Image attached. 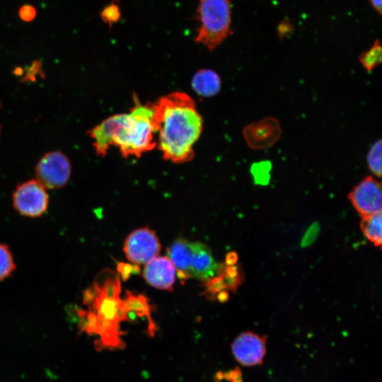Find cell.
Masks as SVG:
<instances>
[{
  "mask_svg": "<svg viewBox=\"0 0 382 382\" xmlns=\"http://www.w3.org/2000/svg\"><path fill=\"white\" fill-rule=\"evenodd\" d=\"M382 144L381 139L376 141L371 147L370 148L367 156L366 161L368 168L370 171L378 178L381 177L382 166H381V157H382Z\"/></svg>",
  "mask_w": 382,
  "mask_h": 382,
  "instance_id": "cell-18",
  "label": "cell"
},
{
  "mask_svg": "<svg viewBox=\"0 0 382 382\" xmlns=\"http://www.w3.org/2000/svg\"><path fill=\"white\" fill-rule=\"evenodd\" d=\"M216 297L219 301L225 302L228 299V293L226 291H223L217 294Z\"/></svg>",
  "mask_w": 382,
  "mask_h": 382,
  "instance_id": "cell-26",
  "label": "cell"
},
{
  "mask_svg": "<svg viewBox=\"0 0 382 382\" xmlns=\"http://www.w3.org/2000/svg\"><path fill=\"white\" fill-rule=\"evenodd\" d=\"M231 349L241 364L246 366L261 364L266 354V338L253 332H244L235 339Z\"/></svg>",
  "mask_w": 382,
  "mask_h": 382,
  "instance_id": "cell-9",
  "label": "cell"
},
{
  "mask_svg": "<svg viewBox=\"0 0 382 382\" xmlns=\"http://www.w3.org/2000/svg\"><path fill=\"white\" fill-rule=\"evenodd\" d=\"M0 106H1V103H0ZM0 132H1V127H0Z\"/></svg>",
  "mask_w": 382,
  "mask_h": 382,
  "instance_id": "cell-27",
  "label": "cell"
},
{
  "mask_svg": "<svg viewBox=\"0 0 382 382\" xmlns=\"http://www.w3.org/2000/svg\"><path fill=\"white\" fill-rule=\"evenodd\" d=\"M167 253L180 280L184 281L191 278L192 242L178 238L167 249Z\"/></svg>",
  "mask_w": 382,
  "mask_h": 382,
  "instance_id": "cell-13",
  "label": "cell"
},
{
  "mask_svg": "<svg viewBox=\"0 0 382 382\" xmlns=\"http://www.w3.org/2000/svg\"><path fill=\"white\" fill-rule=\"evenodd\" d=\"M15 269V262L8 247L0 243V281L8 277Z\"/></svg>",
  "mask_w": 382,
  "mask_h": 382,
  "instance_id": "cell-19",
  "label": "cell"
},
{
  "mask_svg": "<svg viewBox=\"0 0 382 382\" xmlns=\"http://www.w3.org/2000/svg\"><path fill=\"white\" fill-rule=\"evenodd\" d=\"M359 61L367 71H373L382 62V48L379 40H376L369 50L359 56Z\"/></svg>",
  "mask_w": 382,
  "mask_h": 382,
  "instance_id": "cell-17",
  "label": "cell"
},
{
  "mask_svg": "<svg viewBox=\"0 0 382 382\" xmlns=\"http://www.w3.org/2000/svg\"><path fill=\"white\" fill-rule=\"evenodd\" d=\"M270 169V166L268 162L257 163L253 167V173L257 181L264 183L268 180V173Z\"/></svg>",
  "mask_w": 382,
  "mask_h": 382,
  "instance_id": "cell-21",
  "label": "cell"
},
{
  "mask_svg": "<svg viewBox=\"0 0 382 382\" xmlns=\"http://www.w3.org/2000/svg\"><path fill=\"white\" fill-rule=\"evenodd\" d=\"M134 100L129 112L110 116L89 131L98 155L105 156L110 146H116L124 157H140L156 145L152 105Z\"/></svg>",
  "mask_w": 382,
  "mask_h": 382,
  "instance_id": "cell-2",
  "label": "cell"
},
{
  "mask_svg": "<svg viewBox=\"0 0 382 382\" xmlns=\"http://www.w3.org/2000/svg\"><path fill=\"white\" fill-rule=\"evenodd\" d=\"M243 133L251 149L262 150L273 146L280 138L282 130L277 119L267 117L248 125Z\"/></svg>",
  "mask_w": 382,
  "mask_h": 382,
  "instance_id": "cell-10",
  "label": "cell"
},
{
  "mask_svg": "<svg viewBox=\"0 0 382 382\" xmlns=\"http://www.w3.org/2000/svg\"><path fill=\"white\" fill-rule=\"evenodd\" d=\"M197 13L200 27L195 42L214 50L231 33L229 0H199Z\"/></svg>",
  "mask_w": 382,
  "mask_h": 382,
  "instance_id": "cell-4",
  "label": "cell"
},
{
  "mask_svg": "<svg viewBox=\"0 0 382 382\" xmlns=\"http://www.w3.org/2000/svg\"><path fill=\"white\" fill-rule=\"evenodd\" d=\"M360 228L363 234L374 246L381 248L382 244V216L381 212L362 216Z\"/></svg>",
  "mask_w": 382,
  "mask_h": 382,
  "instance_id": "cell-16",
  "label": "cell"
},
{
  "mask_svg": "<svg viewBox=\"0 0 382 382\" xmlns=\"http://www.w3.org/2000/svg\"><path fill=\"white\" fill-rule=\"evenodd\" d=\"M117 270L123 281L127 280L132 274H137L139 271V265L125 262H118Z\"/></svg>",
  "mask_w": 382,
  "mask_h": 382,
  "instance_id": "cell-20",
  "label": "cell"
},
{
  "mask_svg": "<svg viewBox=\"0 0 382 382\" xmlns=\"http://www.w3.org/2000/svg\"><path fill=\"white\" fill-rule=\"evenodd\" d=\"M18 14L22 21L30 22L34 20L36 16L37 11L33 6L25 4L19 8Z\"/></svg>",
  "mask_w": 382,
  "mask_h": 382,
  "instance_id": "cell-23",
  "label": "cell"
},
{
  "mask_svg": "<svg viewBox=\"0 0 382 382\" xmlns=\"http://www.w3.org/2000/svg\"><path fill=\"white\" fill-rule=\"evenodd\" d=\"M161 248L158 236L148 227L139 228L131 232L123 246L127 260L137 265H146L158 256Z\"/></svg>",
  "mask_w": 382,
  "mask_h": 382,
  "instance_id": "cell-6",
  "label": "cell"
},
{
  "mask_svg": "<svg viewBox=\"0 0 382 382\" xmlns=\"http://www.w3.org/2000/svg\"><path fill=\"white\" fill-rule=\"evenodd\" d=\"M121 281L117 274L105 270L93 285L85 291L83 302L88 311H81L82 325L88 333L100 336V345L121 348L120 323L128 319L129 313L120 299Z\"/></svg>",
  "mask_w": 382,
  "mask_h": 382,
  "instance_id": "cell-3",
  "label": "cell"
},
{
  "mask_svg": "<svg viewBox=\"0 0 382 382\" xmlns=\"http://www.w3.org/2000/svg\"><path fill=\"white\" fill-rule=\"evenodd\" d=\"M15 209L32 218L41 216L47 209L49 198L46 189L36 180L19 185L13 195Z\"/></svg>",
  "mask_w": 382,
  "mask_h": 382,
  "instance_id": "cell-7",
  "label": "cell"
},
{
  "mask_svg": "<svg viewBox=\"0 0 382 382\" xmlns=\"http://www.w3.org/2000/svg\"><path fill=\"white\" fill-rule=\"evenodd\" d=\"M218 267L209 248L202 243L192 242L191 278L205 282L217 274Z\"/></svg>",
  "mask_w": 382,
  "mask_h": 382,
  "instance_id": "cell-12",
  "label": "cell"
},
{
  "mask_svg": "<svg viewBox=\"0 0 382 382\" xmlns=\"http://www.w3.org/2000/svg\"><path fill=\"white\" fill-rule=\"evenodd\" d=\"M127 311L138 317H146L149 323V330L150 334H154L155 325L151 316V305L149 299L142 294H135L130 291H126V296L123 299Z\"/></svg>",
  "mask_w": 382,
  "mask_h": 382,
  "instance_id": "cell-15",
  "label": "cell"
},
{
  "mask_svg": "<svg viewBox=\"0 0 382 382\" xmlns=\"http://www.w3.org/2000/svg\"><path fill=\"white\" fill-rule=\"evenodd\" d=\"M192 86L198 95L211 97L219 92L221 79L215 71L202 69L195 74L192 80Z\"/></svg>",
  "mask_w": 382,
  "mask_h": 382,
  "instance_id": "cell-14",
  "label": "cell"
},
{
  "mask_svg": "<svg viewBox=\"0 0 382 382\" xmlns=\"http://www.w3.org/2000/svg\"><path fill=\"white\" fill-rule=\"evenodd\" d=\"M142 276L149 285L156 289L173 291L176 270L168 256H157L145 265Z\"/></svg>",
  "mask_w": 382,
  "mask_h": 382,
  "instance_id": "cell-11",
  "label": "cell"
},
{
  "mask_svg": "<svg viewBox=\"0 0 382 382\" xmlns=\"http://www.w3.org/2000/svg\"><path fill=\"white\" fill-rule=\"evenodd\" d=\"M372 6L378 11L379 14H381L382 10V0H370Z\"/></svg>",
  "mask_w": 382,
  "mask_h": 382,
  "instance_id": "cell-25",
  "label": "cell"
},
{
  "mask_svg": "<svg viewBox=\"0 0 382 382\" xmlns=\"http://www.w3.org/2000/svg\"><path fill=\"white\" fill-rule=\"evenodd\" d=\"M348 199L362 216L381 212V183L368 175L354 187L348 194Z\"/></svg>",
  "mask_w": 382,
  "mask_h": 382,
  "instance_id": "cell-8",
  "label": "cell"
},
{
  "mask_svg": "<svg viewBox=\"0 0 382 382\" xmlns=\"http://www.w3.org/2000/svg\"><path fill=\"white\" fill-rule=\"evenodd\" d=\"M238 257L236 252H230L226 256L225 264L227 265H234L238 261Z\"/></svg>",
  "mask_w": 382,
  "mask_h": 382,
  "instance_id": "cell-24",
  "label": "cell"
},
{
  "mask_svg": "<svg viewBox=\"0 0 382 382\" xmlns=\"http://www.w3.org/2000/svg\"><path fill=\"white\" fill-rule=\"evenodd\" d=\"M71 173L70 161L63 153L55 151L44 155L35 168L36 180L45 189L56 190L65 186Z\"/></svg>",
  "mask_w": 382,
  "mask_h": 382,
  "instance_id": "cell-5",
  "label": "cell"
},
{
  "mask_svg": "<svg viewBox=\"0 0 382 382\" xmlns=\"http://www.w3.org/2000/svg\"><path fill=\"white\" fill-rule=\"evenodd\" d=\"M119 16L118 8L114 4L105 7L101 13L102 19L109 24L115 22Z\"/></svg>",
  "mask_w": 382,
  "mask_h": 382,
  "instance_id": "cell-22",
  "label": "cell"
},
{
  "mask_svg": "<svg viewBox=\"0 0 382 382\" xmlns=\"http://www.w3.org/2000/svg\"><path fill=\"white\" fill-rule=\"evenodd\" d=\"M158 133L157 144L163 157L175 163L190 161L193 146L202 131V118L187 94L175 92L151 104Z\"/></svg>",
  "mask_w": 382,
  "mask_h": 382,
  "instance_id": "cell-1",
  "label": "cell"
}]
</instances>
